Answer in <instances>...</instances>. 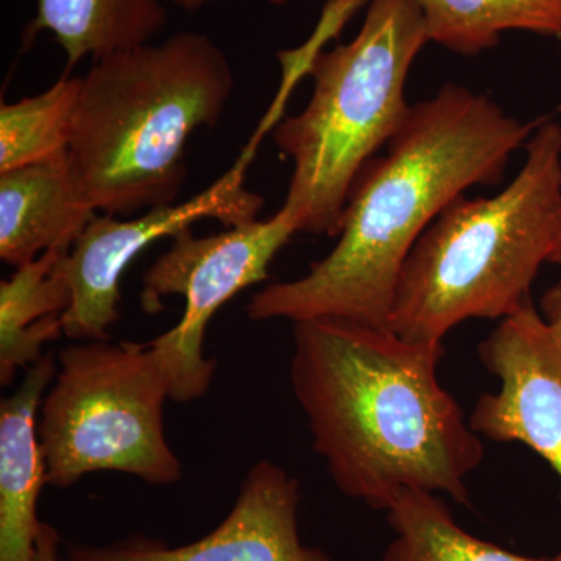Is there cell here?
<instances>
[{"mask_svg":"<svg viewBox=\"0 0 561 561\" xmlns=\"http://www.w3.org/2000/svg\"><path fill=\"white\" fill-rule=\"evenodd\" d=\"M98 210L70 171L68 151L0 173V260L21 267L70 250Z\"/></svg>","mask_w":561,"mask_h":561,"instance_id":"12","label":"cell"},{"mask_svg":"<svg viewBox=\"0 0 561 561\" xmlns=\"http://www.w3.org/2000/svg\"><path fill=\"white\" fill-rule=\"evenodd\" d=\"M35 561H60V535L50 524L43 523L41 526Z\"/></svg>","mask_w":561,"mask_h":561,"instance_id":"19","label":"cell"},{"mask_svg":"<svg viewBox=\"0 0 561 561\" xmlns=\"http://www.w3.org/2000/svg\"><path fill=\"white\" fill-rule=\"evenodd\" d=\"M386 513L393 538L379 561H561V551L522 556L468 534L430 491L402 490Z\"/></svg>","mask_w":561,"mask_h":561,"instance_id":"15","label":"cell"},{"mask_svg":"<svg viewBox=\"0 0 561 561\" xmlns=\"http://www.w3.org/2000/svg\"><path fill=\"white\" fill-rule=\"evenodd\" d=\"M58 365L38 415L47 485L70 489L99 471L150 485L183 478L164 432L168 376L149 343H73Z\"/></svg>","mask_w":561,"mask_h":561,"instance_id":"6","label":"cell"},{"mask_svg":"<svg viewBox=\"0 0 561 561\" xmlns=\"http://www.w3.org/2000/svg\"><path fill=\"white\" fill-rule=\"evenodd\" d=\"M549 262L561 265V208L559 213H557L556 232H553L552 250L551 256H549Z\"/></svg>","mask_w":561,"mask_h":561,"instance_id":"20","label":"cell"},{"mask_svg":"<svg viewBox=\"0 0 561 561\" xmlns=\"http://www.w3.org/2000/svg\"><path fill=\"white\" fill-rule=\"evenodd\" d=\"M69 250H50L16 268L0 283V382L10 386L20 368L36 364L43 346L57 341L62 316L72 301L62 257Z\"/></svg>","mask_w":561,"mask_h":561,"instance_id":"14","label":"cell"},{"mask_svg":"<svg viewBox=\"0 0 561 561\" xmlns=\"http://www.w3.org/2000/svg\"><path fill=\"white\" fill-rule=\"evenodd\" d=\"M57 367L44 354L0 404V561H35L39 493L47 485L38 415Z\"/></svg>","mask_w":561,"mask_h":561,"instance_id":"11","label":"cell"},{"mask_svg":"<svg viewBox=\"0 0 561 561\" xmlns=\"http://www.w3.org/2000/svg\"><path fill=\"white\" fill-rule=\"evenodd\" d=\"M443 343L339 319L294 323L290 382L313 449L351 500L386 512L402 490L470 505L483 443L438 381Z\"/></svg>","mask_w":561,"mask_h":561,"instance_id":"2","label":"cell"},{"mask_svg":"<svg viewBox=\"0 0 561 561\" xmlns=\"http://www.w3.org/2000/svg\"><path fill=\"white\" fill-rule=\"evenodd\" d=\"M541 121L516 119L460 84L411 106L386 157L357 176L331 253L301 278L256 291L250 319L389 328L398 279L423 232L470 187L500 183Z\"/></svg>","mask_w":561,"mask_h":561,"instance_id":"1","label":"cell"},{"mask_svg":"<svg viewBox=\"0 0 561 561\" xmlns=\"http://www.w3.org/2000/svg\"><path fill=\"white\" fill-rule=\"evenodd\" d=\"M168 20L162 0H38L25 39L50 32L65 50L69 76L84 58L98 61L151 43Z\"/></svg>","mask_w":561,"mask_h":561,"instance_id":"13","label":"cell"},{"mask_svg":"<svg viewBox=\"0 0 561 561\" xmlns=\"http://www.w3.org/2000/svg\"><path fill=\"white\" fill-rule=\"evenodd\" d=\"M297 232L294 217L280 206L271 219L217 234L198 238L192 228L181 231L150 265L140 291L144 312H161L165 297L186 301L179 324L149 342L168 376L171 401L184 404L205 397L217 367L203 353L210 319L239 291L267 279L272 261Z\"/></svg>","mask_w":561,"mask_h":561,"instance_id":"7","label":"cell"},{"mask_svg":"<svg viewBox=\"0 0 561 561\" xmlns=\"http://www.w3.org/2000/svg\"><path fill=\"white\" fill-rule=\"evenodd\" d=\"M171 2L179 9L187 11V13H197V11L206 9L216 0H171Z\"/></svg>","mask_w":561,"mask_h":561,"instance_id":"21","label":"cell"},{"mask_svg":"<svg viewBox=\"0 0 561 561\" xmlns=\"http://www.w3.org/2000/svg\"><path fill=\"white\" fill-rule=\"evenodd\" d=\"M430 41L460 55L500 44L505 32L561 38V0H415Z\"/></svg>","mask_w":561,"mask_h":561,"instance_id":"16","label":"cell"},{"mask_svg":"<svg viewBox=\"0 0 561 561\" xmlns=\"http://www.w3.org/2000/svg\"><path fill=\"white\" fill-rule=\"evenodd\" d=\"M80 79L68 160L92 208L125 216L179 203L187 140L219 124L234 92L219 44L176 32L92 61Z\"/></svg>","mask_w":561,"mask_h":561,"instance_id":"3","label":"cell"},{"mask_svg":"<svg viewBox=\"0 0 561 561\" xmlns=\"http://www.w3.org/2000/svg\"><path fill=\"white\" fill-rule=\"evenodd\" d=\"M268 130L271 127L262 121L230 171L190 201L149 209L131 220L99 213L92 217L62 257L72 291V301L62 316L66 337L76 342L110 341L111 328L121 319L122 275L151 243L175 238L201 220H219L227 228L257 220L264 197L245 186V176Z\"/></svg>","mask_w":561,"mask_h":561,"instance_id":"8","label":"cell"},{"mask_svg":"<svg viewBox=\"0 0 561 561\" xmlns=\"http://www.w3.org/2000/svg\"><path fill=\"white\" fill-rule=\"evenodd\" d=\"M80 77L62 76L49 90L0 106V173L68 151Z\"/></svg>","mask_w":561,"mask_h":561,"instance_id":"17","label":"cell"},{"mask_svg":"<svg viewBox=\"0 0 561 561\" xmlns=\"http://www.w3.org/2000/svg\"><path fill=\"white\" fill-rule=\"evenodd\" d=\"M560 208L561 125L542 117L505 190L474 201L461 195L423 232L398 279L390 330L437 345L463 321L502 320L529 305Z\"/></svg>","mask_w":561,"mask_h":561,"instance_id":"4","label":"cell"},{"mask_svg":"<svg viewBox=\"0 0 561 561\" xmlns=\"http://www.w3.org/2000/svg\"><path fill=\"white\" fill-rule=\"evenodd\" d=\"M479 356L501 387L476 402L471 430L529 446L551 465L561 486V348L541 313L529 302L502 319L479 345Z\"/></svg>","mask_w":561,"mask_h":561,"instance_id":"9","label":"cell"},{"mask_svg":"<svg viewBox=\"0 0 561 561\" xmlns=\"http://www.w3.org/2000/svg\"><path fill=\"white\" fill-rule=\"evenodd\" d=\"M267 2L273 3V5H284V3L289 2V0H267Z\"/></svg>","mask_w":561,"mask_h":561,"instance_id":"22","label":"cell"},{"mask_svg":"<svg viewBox=\"0 0 561 561\" xmlns=\"http://www.w3.org/2000/svg\"><path fill=\"white\" fill-rule=\"evenodd\" d=\"M300 482L271 460L247 472L227 518L191 545L133 537L108 546L70 545L66 561H331L301 541Z\"/></svg>","mask_w":561,"mask_h":561,"instance_id":"10","label":"cell"},{"mask_svg":"<svg viewBox=\"0 0 561 561\" xmlns=\"http://www.w3.org/2000/svg\"><path fill=\"white\" fill-rule=\"evenodd\" d=\"M427 43L415 0H371L356 38L313 55L311 101L273 133L294 164L283 208L298 231L339 238L362 169L408 117L405 81Z\"/></svg>","mask_w":561,"mask_h":561,"instance_id":"5","label":"cell"},{"mask_svg":"<svg viewBox=\"0 0 561 561\" xmlns=\"http://www.w3.org/2000/svg\"><path fill=\"white\" fill-rule=\"evenodd\" d=\"M541 316L561 348V280L542 295Z\"/></svg>","mask_w":561,"mask_h":561,"instance_id":"18","label":"cell"}]
</instances>
